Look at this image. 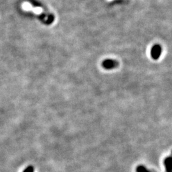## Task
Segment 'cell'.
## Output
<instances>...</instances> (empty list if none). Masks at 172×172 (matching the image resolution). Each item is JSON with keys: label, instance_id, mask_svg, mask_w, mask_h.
<instances>
[{"label": "cell", "instance_id": "1", "mask_svg": "<svg viewBox=\"0 0 172 172\" xmlns=\"http://www.w3.org/2000/svg\"><path fill=\"white\" fill-rule=\"evenodd\" d=\"M119 62L116 60H111V59L105 60L102 62V66H103V68L107 69V70H110V69L116 68L119 66Z\"/></svg>", "mask_w": 172, "mask_h": 172}, {"label": "cell", "instance_id": "5", "mask_svg": "<svg viewBox=\"0 0 172 172\" xmlns=\"http://www.w3.org/2000/svg\"><path fill=\"white\" fill-rule=\"evenodd\" d=\"M34 168L33 166L32 165H29L24 169V170L23 171V172H34Z\"/></svg>", "mask_w": 172, "mask_h": 172}, {"label": "cell", "instance_id": "4", "mask_svg": "<svg viewBox=\"0 0 172 172\" xmlns=\"http://www.w3.org/2000/svg\"><path fill=\"white\" fill-rule=\"evenodd\" d=\"M136 172H154L149 170L144 165H138L136 168Z\"/></svg>", "mask_w": 172, "mask_h": 172}, {"label": "cell", "instance_id": "3", "mask_svg": "<svg viewBox=\"0 0 172 172\" xmlns=\"http://www.w3.org/2000/svg\"><path fill=\"white\" fill-rule=\"evenodd\" d=\"M164 165L166 172H172V158L171 156L166 158L164 161Z\"/></svg>", "mask_w": 172, "mask_h": 172}, {"label": "cell", "instance_id": "2", "mask_svg": "<svg viewBox=\"0 0 172 172\" xmlns=\"http://www.w3.org/2000/svg\"><path fill=\"white\" fill-rule=\"evenodd\" d=\"M162 52V48L159 45H154L150 50V56L154 60H157Z\"/></svg>", "mask_w": 172, "mask_h": 172}]
</instances>
